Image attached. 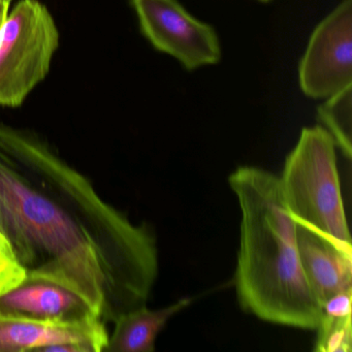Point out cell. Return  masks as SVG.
<instances>
[{
    "label": "cell",
    "instance_id": "6da1fadb",
    "mask_svg": "<svg viewBox=\"0 0 352 352\" xmlns=\"http://www.w3.org/2000/svg\"><path fill=\"white\" fill-rule=\"evenodd\" d=\"M0 232L28 278L87 298L104 323L147 306L155 236L104 201L38 133L0 122Z\"/></svg>",
    "mask_w": 352,
    "mask_h": 352
},
{
    "label": "cell",
    "instance_id": "7a4b0ae2",
    "mask_svg": "<svg viewBox=\"0 0 352 352\" xmlns=\"http://www.w3.org/2000/svg\"><path fill=\"white\" fill-rule=\"evenodd\" d=\"M241 209L234 286L243 310L274 324L315 331L323 306L307 279L298 253L296 222L279 177L244 166L228 177Z\"/></svg>",
    "mask_w": 352,
    "mask_h": 352
},
{
    "label": "cell",
    "instance_id": "3957f363",
    "mask_svg": "<svg viewBox=\"0 0 352 352\" xmlns=\"http://www.w3.org/2000/svg\"><path fill=\"white\" fill-rule=\"evenodd\" d=\"M336 149L324 127H304L284 162L280 185L294 221L352 252Z\"/></svg>",
    "mask_w": 352,
    "mask_h": 352
},
{
    "label": "cell",
    "instance_id": "277c9868",
    "mask_svg": "<svg viewBox=\"0 0 352 352\" xmlns=\"http://www.w3.org/2000/svg\"><path fill=\"white\" fill-rule=\"evenodd\" d=\"M59 40L46 6L40 0H20L0 26V107L22 106L46 79Z\"/></svg>",
    "mask_w": 352,
    "mask_h": 352
},
{
    "label": "cell",
    "instance_id": "5b68a950",
    "mask_svg": "<svg viewBox=\"0 0 352 352\" xmlns=\"http://www.w3.org/2000/svg\"><path fill=\"white\" fill-rule=\"evenodd\" d=\"M142 34L160 52L178 60L187 71L221 60L219 36L193 17L178 0H131Z\"/></svg>",
    "mask_w": 352,
    "mask_h": 352
},
{
    "label": "cell",
    "instance_id": "8992f818",
    "mask_svg": "<svg viewBox=\"0 0 352 352\" xmlns=\"http://www.w3.org/2000/svg\"><path fill=\"white\" fill-rule=\"evenodd\" d=\"M298 84L313 100L352 85V0H342L313 30L298 65Z\"/></svg>",
    "mask_w": 352,
    "mask_h": 352
},
{
    "label": "cell",
    "instance_id": "52a82bcc",
    "mask_svg": "<svg viewBox=\"0 0 352 352\" xmlns=\"http://www.w3.org/2000/svg\"><path fill=\"white\" fill-rule=\"evenodd\" d=\"M0 316L57 323L102 319L96 307L75 290L49 280L28 277L0 294Z\"/></svg>",
    "mask_w": 352,
    "mask_h": 352
},
{
    "label": "cell",
    "instance_id": "ba28073f",
    "mask_svg": "<svg viewBox=\"0 0 352 352\" xmlns=\"http://www.w3.org/2000/svg\"><path fill=\"white\" fill-rule=\"evenodd\" d=\"M108 341L102 319L57 323L0 316V352H41L59 344H76L84 352H104Z\"/></svg>",
    "mask_w": 352,
    "mask_h": 352
},
{
    "label": "cell",
    "instance_id": "9c48e42d",
    "mask_svg": "<svg viewBox=\"0 0 352 352\" xmlns=\"http://www.w3.org/2000/svg\"><path fill=\"white\" fill-rule=\"evenodd\" d=\"M296 240L307 279L322 306L331 296L352 290V252L298 222Z\"/></svg>",
    "mask_w": 352,
    "mask_h": 352
},
{
    "label": "cell",
    "instance_id": "30bf717a",
    "mask_svg": "<svg viewBox=\"0 0 352 352\" xmlns=\"http://www.w3.org/2000/svg\"><path fill=\"white\" fill-rule=\"evenodd\" d=\"M190 298H181L164 308L151 310L147 306L129 311L114 321L104 352H153L158 333L177 313L191 304Z\"/></svg>",
    "mask_w": 352,
    "mask_h": 352
},
{
    "label": "cell",
    "instance_id": "8fae6325",
    "mask_svg": "<svg viewBox=\"0 0 352 352\" xmlns=\"http://www.w3.org/2000/svg\"><path fill=\"white\" fill-rule=\"evenodd\" d=\"M317 112L321 126L329 131L342 153L351 160L352 85L325 98Z\"/></svg>",
    "mask_w": 352,
    "mask_h": 352
},
{
    "label": "cell",
    "instance_id": "7c38bea8",
    "mask_svg": "<svg viewBox=\"0 0 352 352\" xmlns=\"http://www.w3.org/2000/svg\"><path fill=\"white\" fill-rule=\"evenodd\" d=\"M314 350L317 352H350L352 350L351 315L323 314L317 329Z\"/></svg>",
    "mask_w": 352,
    "mask_h": 352
},
{
    "label": "cell",
    "instance_id": "4fadbf2b",
    "mask_svg": "<svg viewBox=\"0 0 352 352\" xmlns=\"http://www.w3.org/2000/svg\"><path fill=\"white\" fill-rule=\"evenodd\" d=\"M25 271L13 254L7 240L0 243V294L17 286L25 280Z\"/></svg>",
    "mask_w": 352,
    "mask_h": 352
},
{
    "label": "cell",
    "instance_id": "5bb4252c",
    "mask_svg": "<svg viewBox=\"0 0 352 352\" xmlns=\"http://www.w3.org/2000/svg\"><path fill=\"white\" fill-rule=\"evenodd\" d=\"M352 290L340 292L331 296L323 304V314L333 316H349L351 315Z\"/></svg>",
    "mask_w": 352,
    "mask_h": 352
},
{
    "label": "cell",
    "instance_id": "9a60e30c",
    "mask_svg": "<svg viewBox=\"0 0 352 352\" xmlns=\"http://www.w3.org/2000/svg\"><path fill=\"white\" fill-rule=\"evenodd\" d=\"M9 6L6 5L3 0H0V26L3 25L5 20L7 19L9 15Z\"/></svg>",
    "mask_w": 352,
    "mask_h": 352
},
{
    "label": "cell",
    "instance_id": "2e32d148",
    "mask_svg": "<svg viewBox=\"0 0 352 352\" xmlns=\"http://www.w3.org/2000/svg\"><path fill=\"white\" fill-rule=\"evenodd\" d=\"M3 1H5V3L6 5L7 6H11V3H12V1H13V0H3Z\"/></svg>",
    "mask_w": 352,
    "mask_h": 352
},
{
    "label": "cell",
    "instance_id": "e0dca14e",
    "mask_svg": "<svg viewBox=\"0 0 352 352\" xmlns=\"http://www.w3.org/2000/svg\"><path fill=\"white\" fill-rule=\"evenodd\" d=\"M256 1H258V3H270L272 0H256Z\"/></svg>",
    "mask_w": 352,
    "mask_h": 352
},
{
    "label": "cell",
    "instance_id": "ac0fdd59",
    "mask_svg": "<svg viewBox=\"0 0 352 352\" xmlns=\"http://www.w3.org/2000/svg\"><path fill=\"white\" fill-rule=\"evenodd\" d=\"M3 240H5V236H3V234L0 232V243L3 242Z\"/></svg>",
    "mask_w": 352,
    "mask_h": 352
}]
</instances>
